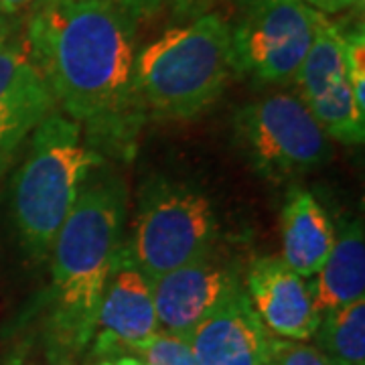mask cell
Returning a JSON list of instances; mask_svg holds the SVG:
<instances>
[{
  "label": "cell",
  "instance_id": "24",
  "mask_svg": "<svg viewBox=\"0 0 365 365\" xmlns=\"http://www.w3.org/2000/svg\"><path fill=\"white\" fill-rule=\"evenodd\" d=\"M91 365H146L140 361L138 357H132V355H118V357H108L102 361H96Z\"/></svg>",
  "mask_w": 365,
  "mask_h": 365
},
{
  "label": "cell",
  "instance_id": "20",
  "mask_svg": "<svg viewBox=\"0 0 365 365\" xmlns=\"http://www.w3.org/2000/svg\"><path fill=\"white\" fill-rule=\"evenodd\" d=\"M215 2L217 0H165L173 19L179 23H189L193 19L211 13Z\"/></svg>",
  "mask_w": 365,
  "mask_h": 365
},
{
  "label": "cell",
  "instance_id": "13",
  "mask_svg": "<svg viewBox=\"0 0 365 365\" xmlns=\"http://www.w3.org/2000/svg\"><path fill=\"white\" fill-rule=\"evenodd\" d=\"M270 339L244 287L189 333L197 365H266Z\"/></svg>",
  "mask_w": 365,
  "mask_h": 365
},
{
  "label": "cell",
  "instance_id": "10",
  "mask_svg": "<svg viewBox=\"0 0 365 365\" xmlns=\"http://www.w3.org/2000/svg\"><path fill=\"white\" fill-rule=\"evenodd\" d=\"M242 288L234 262L213 250L153 280L158 329L189 335L223 300Z\"/></svg>",
  "mask_w": 365,
  "mask_h": 365
},
{
  "label": "cell",
  "instance_id": "26",
  "mask_svg": "<svg viewBox=\"0 0 365 365\" xmlns=\"http://www.w3.org/2000/svg\"><path fill=\"white\" fill-rule=\"evenodd\" d=\"M51 365H69V361H66V359H53Z\"/></svg>",
  "mask_w": 365,
  "mask_h": 365
},
{
  "label": "cell",
  "instance_id": "2",
  "mask_svg": "<svg viewBox=\"0 0 365 365\" xmlns=\"http://www.w3.org/2000/svg\"><path fill=\"white\" fill-rule=\"evenodd\" d=\"M126 187L106 177L81 189L53 240L49 339L53 359L69 361L91 343L102 294L122 246Z\"/></svg>",
  "mask_w": 365,
  "mask_h": 365
},
{
  "label": "cell",
  "instance_id": "14",
  "mask_svg": "<svg viewBox=\"0 0 365 365\" xmlns=\"http://www.w3.org/2000/svg\"><path fill=\"white\" fill-rule=\"evenodd\" d=\"M282 260L311 280L325 264L335 244V227L317 197L294 187L282 207Z\"/></svg>",
  "mask_w": 365,
  "mask_h": 365
},
{
  "label": "cell",
  "instance_id": "3",
  "mask_svg": "<svg viewBox=\"0 0 365 365\" xmlns=\"http://www.w3.org/2000/svg\"><path fill=\"white\" fill-rule=\"evenodd\" d=\"M232 25L207 13L165 31L136 51L132 88L140 110L163 120H191L213 104L232 69Z\"/></svg>",
  "mask_w": 365,
  "mask_h": 365
},
{
  "label": "cell",
  "instance_id": "5",
  "mask_svg": "<svg viewBox=\"0 0 365 365\" xmlns=\"http://www.w3.org/2000/svg\"><path fill=\"white\" fill-rule=\"evenodd\" d=\"M217 217L209 197L193 185L157 181L144 191L134 234L124 244L150 280L213 250Z\"/></svg>",
  "mask_w": 365,
  "mask_h": 365
},
{
  "label": "cell",
  "instance_id": "18",
  "mask_svg": "<svg viewBox=\"0 0 365 365\" xmlns=\"http://www.w3.org/2000/svg\"><path fill=\"white\" fill-rule=\"evenodd\" d=\"M343 53L347 81L351 88L355 106L365 112V33L364 26H355L343 33Z\"/></svg>",
  "mask_w": 365,
  "mask_h": 365
},
{
  "label": "cell",
  "instance_id": "8",
  "mask_svg": "<svg viewBox=\"0 0 365 365\" xmlns=\"http://www.w3.org/2000/svg\"><path fill=\"white\" fill-rule=\"evenodd\" d=\"M299 98L317 118L331 140L361 144L365 138V112L353 100L347 81L343 29L327 14H319L314 39L294 78Z\"/></svg>",
  "mask_w": 365,
  "mask_h": 365
},
{
  "label": "cell",
  "instance_id": "17",
  "mask_svg": "<svg viewBox=\"0 0 365 365\" xmlns=\"http://www.w3.org/2000/svg\"><path fill=\"white\" fill-rule=\"evenodd\" d=\"M126 355L138 357L146 365H197L189 335L158 329L148 339L134 343Z\"/></svg>",
  "mask_w": 365,
  "mask_h": 365
},
{
  "label": "cell",
  "instance_id": "22",
  "mask_svg": "<svg viewBox=\"0 0 365 365\" xmlns=\"http://www.w3.org/2000/svg\"><path fill=\"white\" fill-rule=\"evenodd\" d=\"M304 2L309 6H313L314 11H319V13L333 14L353 9V6H361L364 0H304Z\"/></svg>",
  "mask_w": 365,
  "mask_h": 365
},
{
  "label": "cell",
  "instance_id": "1",
  "mask_svg": "<svg viewBox=\"0 0 365 365\" xmlns=\"http://www.w3.org/2000/svg\"><path fill=\"white\" fill-rule=\"evenodd\" d=\"M25 35L55 102L91 136L130 140L140 106L132 76L136 23L110 0H37Z\"/></svg>",
  "mask_w": 365,
  "mask_h": 365
},
{
  "label": "cell",
  "instance_id": "19",
  "mask_svg": "<svg viewBox=\"0 0 365 365\" xmlns=\"http://www.w3.org/2000/svg\"><path fill=\"white\" fill-rule=\"evenodd\" d=\"M266 365H329L321 353L314 349V345L304 341L270 339L268 349V364Z\"/></svg>",
  "mask_w": 365,
  "mask_h": 365
},
{
  "label": "cell",
  "instance_id": "4",
  "mask_svg": "<svg viewBox=\"0 0 365 365\" xmlns=\"http://www.w3.org/2000/svg\"><path fill=\"white\" fill-rule=\"evenodd\" d=\"M98 160L81 143L78 122L51 114L35 128L31 150L13 185L14 223L31 258L49 256L55 235Z\"/></svg>",
  "mask_w": 365,
  "mask_h": 365
},
{
  "label": "cell",
  "instance_id": "6",
  "mask_svg": "<svg viewBox=\"0 0 365 365\" xmlns=\"http://www.w3.org/2000/svg\"><path fill=\"white\" fill-rule=\"evenodd\" d=\"M235 134L256 170L272 181L319 169L333 155L331 138L292 93H274L240 108Z\"/></svg>",
  "mask_w": 365,
  "mask_h": 365
},
{
  "label": "cell",
  "instance_id": "16",
  "mask_svg": "<svg viewBox=\"0 0 365 365\" xmlns=\"http://www.w3.org/2000/svg\"><path fill=\"white\" fill-rule=\"evenodd\" d=\"M311 339L329 365H365V299L323 314Z\"/></svg>",
  "mask_w": 365,
  "mask_h": 365
},
{
  "label": "cell",
  "instance_id": "11",
  "mask_svg": "<svg viewBox=\"0 0 365 365\" xmlns=\"http://www.w3.org/2000/svg\"><path fill=\"white\" fill-rule=\"evenodd\" d=\"M157 331L153 280L134 264L122 244L102 294L91 353L104 359L126 355L128 347Z\"/></svg>",
  "mask_w": 365,
  "mask_h": 365
},
{
  "label": "cell",
  "instance_id": "7",
  "mask_svg": "<svg viewBox=\"0 0 365 365\" xmlns=\"http://www.w3.org/2000/svg\"><path fill=\"white\" fill-rule=\"evenodd\" d=\"M319 11L302 0H262L232 25V69L274 86L294 81L311 49Z\"/></svg>",
  "mask_w": 365,
  "mask_h": 365
},
{
  "label": "cell",
  "instance_id": "25",
  "mask_svg": "<svg viewBox=\"0 0 365 365\" xmlns=\"http://www.w3.org/2000/svg\"><path fill=\"white\" fill-rule=\"evenodd\" d=\"M232 2H235V4L240 6V11H242V9H248L252 4H258L262 0H232ZM302 2H304V0H302Z\"/></svg>",
  "mask_w": 365,
  "mask_h": 365
},
{
  "label": "cell",
  "instance_id": "15",
  "mask_svg": "<svg viewBox=\"0 0 365 365\" xmlns=\"http://www.w3.org/2000/svg\"><path fill=\"white\" fill-rule=\"evenodd\" d=\"M311 288L321 317L365 299V235L361 220H349L341 227L325 264L311 278Z\"/></svg>",
  "mask_w": 365,
  "mask_h": 365
},
{
  "label": "cell",
  "instance_id": "9",
  "mask_svg": "<svg viewBox=\"0 0 365 365\" xmlns=\"http://www.w3.org/2000/svg\"><path fill=\"white\" fill-rule=\"evenodd\" d=\"M55 98L25 35V21L0 19V173L55 110Z\"/></svg>",
  "mask_w": 365,
  "mask_h": 365
},
{
  "label": "cell",
  "instance_id": "23",
  "mask_svg": "<svg viewBox=\"0 0 365 365\" xmlns=\"http://www.w3.org/2000/svg\"><path fill=\"white\" fill-rule=\"evenodd\" d=\"M37 0H0V14H16L29 9Z\"/></svg>",
  "mask_w": 365,
  "mask_h": 365
},
{
  "label": "cell",
  "instance_id": "12",
  "mask_svg": "<svg viewBox=\"0 0 365 365\" xmlns=\"http://www.w3.org/2000/svg\"><path fill=\"white\" fill-rule=\"evenodd\" d=\"M246 294L264 327L280 339H311L321 323L311 280L278 256H262L246 274Z\"/></svg>",
  "mask_w": 365,
  "mask_h": 365
},
{
  "label": "cell",
  "instance_id": "21",
  "mask_svg": "<svg viewBox=\"0 0 365 365\" xmlns=\"http://www.w3.org/2000/svg\"><path fill=\"white\" fill-rule=\"evenodd\" d=\"M110 2L134 23L153 19L165 6V0H110Z\"/></svg>",
  "mask_w": 365,
  "mask_h": 365
}]
</instances>
